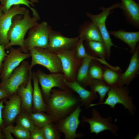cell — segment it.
<instances>
[{"instance_id":"484cf974","label":"cell","mask_w":139,"mask_h":139,"mask_svg":"<svg viewBox=\"0 0 139 139\" xmlns=\"http://www.w3.org/2000/svg\"><path fill=\"white\" fill-rule=\"evenodd\" d=\"M122 73L120 69H114L105 66H104L103 80L110 87L119 86V81Z\"/></svg>"},{"instance_id":"83f0119b","label":"cell","mask_w":139,"mask_h":139,"mask_svg":"<svg viewBox=\"0 0 139 139\" xmlns=\"http://www.w3.org/2000/svg\"><path fill=\"white\" fill-rule=\"evenodd\" d=\"M89 48L93 53L105 62L106 58H108L106 46L103 42L97 41H87Z\"/></svg>"},{"instance_id":"d6a6232c","label":"cell","mask_w":139,"mask_h":139,"mask_svg":"<svg viewBox=\"0 0 139 139\" xmlns=\"http://www.w3.org/2000/svg\"><path fill=\"white\" fill-rule=\"evenodd\" d=\"M79 40L75 47V53L76 58L82 60L83 58L89 56L84 47L83 42L85 40L83 37L80 34Z\"/></svg>"},{"instance_id":"9a60e30c","label":"cell","mask_w":139,"mask_h":139,"mask_svg":"<svg viewBox=\"0 0 139 139\" xmlns=\"http://www.w3.org/2000/svg\"><path fill=\"white\" fill-rule=\"evenodd\" d=\"M79 36L75 38H68L51 31L49 36V45L46 49L53 53L60 51L71 50L75 47Z\"/></svg>"},{"instance_id":"7402d4cb","label":"cell","mask_w":139,"mask_h":139,"mask_svg":"<svg viewBox=\"0 0 139 139\" xmlns=\"http://www.w3.org/2000/svg\"><path fill=\"white\" fill-rule=\"evenodd\" d=\"M98 59V58L90 55L82 59L81 63L78 69L76 80L84 88L89 85L91 79L89 74L90 64L93 59L97 60Z\"/></svg>"},{"instance_id":"ffe728a7","label":"cell","mask_w":139,"mask_h":139,"mask_svg":"<svg viewBox=\"0 0 139 139\" xmlns=\"http://www.w3.org/2000/svg\"><path fill=\"white\" fill-rule=\"evenodd\" d=\"M110 34L120 39L128 45L130 52L132 54L135 52L139 41V31L128 32L124 29L109 31Z\"/></svg>"},{"instance_id":"74e56055","label":"cell","mask_w":139,"mask_h":139,"mask_svg":"<svg viewBox=\"0 0 139 139\" xmlns=\"http://www.w3.org/2000/svg\"><path fill=\"white\" fill-rule=\"evenodd\" d=\"M9 97L5 91L0 88V100L4 99H8Z\"/></svg>"},{"instance_id":"603a6c76","label":"cell","mask_w":139,"mask_h":139,"mask_svg":"<svg viewBox=\"0 0 139 139\" xmlns=\"http://www.w3.org/2000/svg\"><path fill=\"white\" fill-rule=\"evenodd\" d=\"M38 2L37 0H0V5L3 13H4L14 5H23L31 10L33 16H35L39 19V15L37 11L32 7L35 6L34 3Z\"/></svg>"},{"instance_id":"8fae6325","label":"cell","mask_w":139,"mask_h":139,"mask_svg":"<svg viewBox=\"0 0 139 139\" xmlns=\"http://www.w3.org/2000/svg\"><path fill=\"white\" fill-rule=\"evenodd\" d=\"M10 48L9 53L3 62L2 70L0 74L1 82L6 81L23 61L31 57L29 52H23L20 47L15 48L12 47Z\"/></svg>"},{"instance_id":"9c48e42d","label":"cell","mask_w":139,"mask_h":139,"mask_svg":"<svg viewBox=\"0 0 139 139\" xmlns=\"http://www.w3.org/2000/svg\"><path fill=\"white\" fill-rule=\"evenodd\" d=\"M81 106L79 105L70 115L55 123L59 131L64 135L65 139H74L84 136L82 133H76L80 123L79 117L82 110Z\"/></svg>"},{"instance_id":"d4e9b609","label":"cell","mask_w":139,"mask_h":139,"mask_svg":"<svg viewBox=\"0 0 139 139\" xmlns=\"http://www.w3.org/2000/svg\"><path fill=\"white\" fill-rule=\"evenodd\" d=\"M80 34L87 41L103 42L101 34L97 27L92 22L84 25Z\"/></svg>"},{"instance_id":"7c38bea8","label":"cell","mask_w":139,"mask_h":139,"mask_svg":"<svg viewBox=\"0 0 139 139\" xmlns=\"http://www.w3.org/2000/svg\"><path fill=\"white\" fill-rule=\"evenodd\" d=\"M55 53L60 60L65 79L69 81L75 80V76L81 63L82 59L79 60L76 58L75 50H61Z\"/></svg>"},{"instance_id":"8992f818","label":"cell","mask_w":139,"mask_h":139,"mask_svg":"<svg viewBox=\"0 0 139 139\" xmlns=\"http://www.w3.org/2000/svg\"><path fill=\"white\" fill-rule=\"evenodd\" d=\"M107 93V98L99 105H107L114 109L117 104H120L128 110L132 116H134L136 108L127 88L124 86H111Z\"/></svg>"},{"instance_id":"2e32d148","label":"cell","mask_w":139,"mask_h":139,"mask_svg":"<svg viewBox=\"0 0 139 139\" xmlns=\"http://www.w3.org/2000/svg\"><path fill=\"white\" fill-rule=\"evenodd\" d=\"M139 44L130 59L129 65L125 71L122 73L119 82V85H128L136 77L139 73Z\"/></svg>"},{"instance_id":"f35d334b","label":"cell","mask_w":139,"mask_h":139,"mask_svg":"<svg viewBox=\"0 0 139 139\" xmlns=\"http://www.w3.org/2000/svg\"><path fill=\"white\" fill-rule=\"evenodd\" d=\"M4 134L2 129L0 128V139H4Z\"/></svg>"},{"instance_id":"3957f363","label":"cell","mask_w":139,"mask_h":139,"mask_svg":"<svg viewBox=\"0 0 139 139\" xmlns=\"http://www.w3.org/2000/svg\"><path fill=\"white\" fill-rule=\"evenodd\" d=\"M28 51L31 58L30 65L31 70L36 65H39L46 68L52 73H63L60 60L56 53L38 47L31 48Z\"/></svg>"},{"instance_id":"f546056e","label":"cell","mask_w":139,"mask_h":139,"mask_svg":"<svg viewBox=\"0 0 139 139\" xmlns=\"http://www.w3.org/2000/svg\"><path fill=\"white\" fill-rule=\"evenodd\" d=\"M93 62L92 60L90 65L89 70V74L91 79H97L103 81V75L104 66H102L99 62Z\"/></svg>"},{"instance_id":"ab89813d","label":"cell","mask_w":139,"mask_h":139,"mask_svg":"<svg viewBox=\"0 0 139 139\" xmlns=\"http://www.w3.org/2000/svg\"><path fill=\"white\" fill-rule=\"evenodd\" d=\"M3 13L1 8L0 5V17L3 15Z\"/></svg>"},{"instance_id":"f1b7e54d","label":"cell","mask_w":139,"mask_h":139,"mask_svg":"<svg viewBox=\"0 0 139 139\" xmlns=\"http://www.w3.org/2000/svg\"><path fill=\"white\" fill-rule=\"evenodd\" d=\"M15 121L16 125L19 126L30 132L35 127L29 116V113L24 110L21 111L16 117Z\"/></svg>"},{"instance_id":"5bb4252c","label":"cell","mask_w":139,"mask_h":139,"mask_svg":"<svg viewBox=\"0 0 139 139\" xmlns=\"http://www.w3.org/2000/svg\"><path fill=\"white\" fill-rule=\"evenodd\" d=\"M4 102L2 114L5 127L12 124L21 111V101L17 92L9 97Z\"/></svg>"},{"instance_id":"8d00e7d4","label":"cell","mask_w":139,"mask_h":139,"mask_svg":"<svg viewBox=\"0 0 139 139\" xmlns=\"http://www.w3.org/2000/svg\"><path fill=\"white\" fill-rule=\"evenodd\" d=\"M2 129L3 132L4 138L5 139H13V137L12 136V133L6 129L5 127Z\"/></svg>"},{"instance_id":"4fadbf2b","label":"cell","mask_w":139,"mask_h":139,"mask_svg":"<svg viewBox=\"0 0 139 139\" xmlns=\"http://www.w3.org/2000/svg\"><path fill=\"white\" fill-rule=\"evenodd\" d=\"M26 8L20 5L13 6L7 12L3 13L0 17V44L4 46L9 41L8 33L11 25L13 19L16 15H23Z\"/></svg>"},{"instance_id":"5b68a950","label":"cell","mask_w":139,"mask_h":139,"mask_svg":"<svg viewBox=\"0 0 139 139\" xmlns=\"http://www.w3.org/2000/svg\"><path fill=\"white\" fill-rule=\"evenodd\" d=\"M51 31L50 27L46 21L38 23L31 28L29 30L27 37L24 40L26 49L29 51L30 49L35 47L47 49Z\"/></svg>"},{"instance_id":"ac0fdd59","label":"cell","mask_w":139,"mask_h":139,"mask_svg":"<svg viewBox=\"0 0 139 139\" xmlns=\"http://www.w3.org/2000/svg\"><path fill=\"white\" fill-rule=\"evenodd\" d=\"M120 8L126 19L132 25L139 28V5L134 0H121Z\"/></svg>"},{"instance_id":"d6986e66","label":"cell","mask_w":139,"mask_h":139,"mask_svg":"<svg viewBox=\"0 0 139 139\" xmlns=\"http://www.w3.org/2000/svg\"><path fill=\"white\" fill-rule=\"evenodd\" d=\"M32 71L30 74L27 85L20 86L17 91L21 100L22 110L25 111L28 113L32 111L33 90L32 84Z\"/></svg>"},{"instance_id":"e0dca14e","label":"cell","mask_w":139,"mask_h":139,"mask_svg":"<svg viewBox=\"0 0 139 139\" xmlns=\"http://www.w3.org/2000/svg\"><path fill=\"white\" fill-rule=\"evenodd\" d=\"M64 81L68 88L78 95L81 100V106H84L86 109L89 108L93 100L98 98L97 93L85 89L76 80L69 81L65 79Z\"/></svg>"},{"instance_id":"e575fe53","label":"cell","mask_w":139,"mask_h":139,"mask_svg":"<svg viewBox=\"0 0 139 139\" xmlns=\"http://www.w3.org/2000/svg\"><path fill=\"white\" fill-rule=\"evenodd\" d=\"M5 49L4 46L0 44V74L2 70L3 61L7 54Z\"/></svg>"},{"instance_id":"d590c367","label":"cell","mask_w":139,"mask_h":139,"mask_svg":"<svg viewBox=\"0 0 139 139\" xmlns=\"http://www.w3.org/2000/svg\"><path fill=\"white\" fill-rule=\"evenodd\" d=\"M7 99H4L0 100V128L5 127L3 116L2 111L4 107V102Z\"/></svg>"},{"instance_id":"52a82bcc","label":"cell","mask_w":139,"mask_h":139,"mask_svg":"<svg viewBox=\"0 0 139 139\" xmlns=\"http://www.w3.org/2000/svg\"><path fill=\"white\" fill-rule=\"evenodd\" d=\"M120 3H117L109 7H101L100 9L102 11L99 14L94 15L89 13H86V15L97 27L101 34L103 42L107 49L108 58L110 55L111 48L115 45L112 43L110 34L107 28L106 21L109 15L113 11L112 10L115 8H120Z\"/></svg>"},{"instance_id":"4dcf8cb0","label":"cell","mask_w":139,"mask_h":139,"mask_svg":"<svg viewBox=\"0 0 139 139\" xmlns=\"http://www.w3.org/2000/svg\"><path fill=\"white\" fill-rule=\"evenodd\" d=\"M45 139H60L61 133L55 124L52 123L42 128Z\"/></svg>"},{"instance_id":"277c9868","label":"cell","mask_w":139,"mask_h":139,"mask_svg":"<svg viewBox=\"0 0 139 139\" xmlns=\"http://www.w3.org/2000/svg\"><path fill=\"white\" fill-rule=\"evenodd\" d=\"M30 65L28 62L24 60L6 81L0 83V88L5 91L9 97L16 93L20 86L27 85L32 71Z\"/></svg>"},{"instance_id":"30bf717a","label":"cell","mask_w":139,"mask_h":139,"mask_svg":"<svg viewBox=\"0 0 139 139\" xmlns=\"http://www.w3.org/2000/svg\"><path fill=\"white\" fill-rule=\"evenodd\" d=\"M35 73L39 83L41 86L44 100L49 96L51 91L54 87H58L62 90L69 88L64 82L65 78L64 74L59 73L47 74L39 70Z\"/></svg>"},{"instance_id":"7a4b0ae2","label":"cell","mask_w":139,"mask_h":139,"mask_svg":"<svg viewBox=\"0 0 139 139\" xmlns=\"http://www.w3.org/2000/svg\"><path fill=\"white\" fill-rule=\"evenodd\" d=\"M39 20L35 16L31 17L29 10L27 9L23 15L18 14L15 16L13 19L8 33L9 42L4 46L5 49L17 45L21 47L23 52H29L24 45L25 36L30 29L38 23Z\"/></svg>"},{"instance_id":"44dd1931","label":"cell","mask_w":139,"mask_h":139,"mask_svg":"<svg viewBox=\"0 0 139 139\" xmlns=\"http://www.w3.org/2000/svg\"><path fill=\"white\" fill-rule=\"evenodd\" d=\"M32 77L33 84L32 110L34 112H46V105L35 72H32Z\"/></svg>"},{"instance_id":"1f68e13d","label":"cell","mask_w":139,"mask_h":139,"mask_svg":"<svg viewBox=\"0 0 139 139\" xmlns=\"http://www.w3.org/2000/svg\"><path fill=\"white\" fill-rule=\"evenodd\" d=\"M6 130L13 134L18 139H30V132L18 126L10 124L5 127Z\"/></svg>"},{"instance_id":"6da1fadb","label":"cell","mask_w":139,"mask_h":139,"mask_svg":"<svg viewBox=\"0 0 139 139\" xmlns=\"http://www.w3.org/2000/svg\"><path fill=\"white\" fill-rule=\"evenodd\" d=\"M44 101L46 111L52 117L54 123L69 115L81 105L80 98L69 88L64 90L52 89L49 96Z\"/></svg>"},{"instance_id":"836d02e7","label":"cell","mask_w":139,"mask_h":139,"mask_svg":"<svg viewBox=\"0 0 139 139\" xmlns=\"http://www.w3.org/2000/svg\"><path fill=\"white\" fill-rule=\"evenodd\" d=\"M30 139H45L42 128L35 127L30 132Z\"/></svg>"},{"instance_id":"cb8c5ba5","label":"cell","mask_w":139,"mask_h":139,"mask_svg":"<svg viewBox=\"0 0 139 139\" xmlns=\"http://www.w3.org/2000/svg\"><path fill=\"white\" fill-rule=\"evenodd\" d=\"M91 90L99 94L100 99L99 102L96 103H91L89 108L99 105L103 102L105 97L109 91L110 87L106 84L103 81L94 79H91L89 83Z\"/></svg>"},{"instance_id":"4316f807","label":"cell","mask_w":139,"mask_h":139,"mask_svg":"<svg viewBox=\"0 0 139 139\" xmlns=\"http://www.w3.org/2000/svg\"><path fill=\"white\" fill-rule=\"evenodd\" d=\"M29 114L35 127L41 128L49 124L54 123L52 117L44 112H31Z\"/></svg>"},{"instance_id":"ba28073f","label":"cell","mask_w":139,"mask_h":139,"mask_svg":"<svg viewBox=\"0 0 139 139\" xmlns=\"http://www.w3.org/2000/svg\"><path fill=\"white\" fill-rule=\"evenodd\" d=\"M112 117L109 116L104 118L102 117L95 108L92 111V116L88 118L83 116L81 120L82 123L86 122L90 125V133H94L96 135L106 130L110 131L115 136L118 135V127L112 123Z\"/></svg>"}]
</instances>
